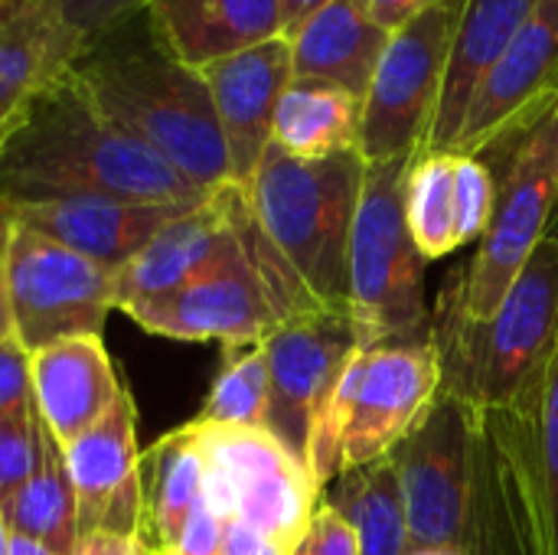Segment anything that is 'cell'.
Returning <instances> with one entry per match:
<instances>
[{"label": "cell", "instance_id": "cell-35", "mask_svg": "<svg viewBox=\"0 0 558 555\" xmlns=\"http://www.w3.org/2000/svg\"><path fill=\"white\" fill-rule=\"evenodd\" d=\"M291 555H360V546L347 520L327 500H320Z\"/></svg>", "mask_w": 558, "mask_h": 555}, {"label": "cell", "instance_id": "cell-8", "mask_svg": "<svg viewBox=\"0 0 558 555\" xmlns=\"http://www.w3.org/2000/svg\"><path fill=\"white\" fill-rule=\"evenodd\" d=\"M558 200V105L513 147L497 180V206L477 255L461 275L464 314L484 321L497 311L526 258L549 236Z\"/></svg>", "mask_w": 558, "mask_h": 555}, {"label": "cell", "instance_id": "cell-31", "mask_svg": "<svg viewBox=\"0 0 558 555\" xmlns=\"http://www.w3.org/2000/svg\"><path fill=\"white\" fill-rule=\"evenodd\" d=\"M497 206V177L484 157L454 154V216L458 249L481 242L490 229Z\"/></svg>", "mask_w": 558, "mask_h": 555}, {"label": "cell", "instance_id": "cell-10", "mask_svg": "<svg viewBox=\"0 0 558 555\" xmlns=\"http://www.w3.org/2000/svg\"><path fill=\"white\" fill-rule=\"evenodd\" d=\"M7 291L26 353L69 337H101L118 311V272L10 219Z\"/></svg>", "mask_w": 558, "mask_h": 555}, {"label": "cell", "instance_id": "cell-39", "mask_svg": "<svg viewBox=\"0 0 558 555\" xmlns=\"http://www.w3.org/2000/svg\"><path fill=\"white\" fill-rule=\"evenodd\" d=\"M72 555H154L144 536H118V533H92L82 536Z\"/></svg>", "mask_w": 558, "mask_h": 555}, {"label": "cell", "instance_id": "cell-3", "mask_svg": "<svg viewBox=\"0 0 558 555\" xmlns=\"http://www.w3.org/2000/svg\"><path fill=\"white\" fill-rule=\"evenodd\" d=\"M69 72L118 128L160 154L196 190L216 193L232 183L209 85L157 39L147 10L95 36Z\"/></svg>", "mask_w": 558, "mask_h": 555}, {"label": "cell", "instance_id": "cell-25", "mask_svg": "<svg viewBox=\"0 0 558 555\" xmlns=\"http://www.w3.org/2000/svg\"><path fill=\"white\" fill-rule=\"evenodd\" d=\"M144 468V543L154 555H163L180 536L193 507L203 500L206 481V455L199 442V425L190 419L186 425L167 432L154 448L141 458Z\"/></svg>", "mask_w": 558, "mask_h": 555}, {"label": "cell", "instance_id": "cell-29", "mask_svg": "<svg viewBox=\"0 0 558 555\" xmlns=\"http://www.w3.org/2000/svg\"><path fill=\"white\" fill-rule=\"evenodd\" d=\"M405 222L428 262L458 249L454 150H422L412 160L405 177Z\"/></svg>", "mask_w": 558, "mask_h": 555}, {"label": "cell", "instance_id": "cell-41", "mask_svg": "<svg viewBox=\"0 0 558 555\" xmlns=\"http://www.w3.org/2000/svg\"><path fill=\"white\" fill-rule=\"evenodd\" d=\"M330 0H281V36H291L307 16H314Z\"/></svg>", "mask_w": 558, "mask_h": 555}, {"label": "cell", "instance_id": "cell-26", "mask_svg": "<svg viewBox=\"0 0 558 555\" xmlns=\"http://www.w3.org/2000/svg\"><path fill=\"white\" fill-rule=\"evenodd\" d=\"M363 98L317 82L291 79L271 121V144L301 160L360 150Z\"/></svg>", "mask_w": 558, "mask_h": 555}, {"label": "cell", "instance_id": "cell-9", "mask_svg": "<svg viewBox=\"0 0 558 555\" xmlns=\"http://www.w3.org/2000/svg\"><path fill=\"white\" fill-rule=\"evenodd\" d=\"M461 3L441 0L389 36L363 98L360 154L366 164L412 160L428 150Z\"/></svg>", "mask_w": 558, "mask_h": 555}, {"label": "cell", "instance_id": "cell-38", "mask_svg": "<svg viewBox=\"0 0 558 555\" xmlns=\"http://www.w3.org/2000/svg\"><path fill=\"white\" fill-rule=\"evenodd\" d=\"M360 3L386 33H396L409 26L412 20H418L422 13H428L441 0H360Z\"/></svg>", "mask_w": 558, "mask_h": 555}, {"label": "cell", "instance_id": "cell-24", "mask_svg": "<svg viewBox=\"0 0 558 555\" xmlns=\"http://www.w3.org/2000/svg\"><path fill=\"white\" fill-rule=\"evenodd\" d=\"M389 36L360 0H330L284 39L291 43L294 79H317L366 98Z\"/></svg>", "mask_w": 558, "mask_h": 555}, {"label": "cell", "instance_id": "cell-18", "mask_svg": "<svg viewBox=\"0 0 558 555\" xmlns=\"http://www.w3.org/2000/svg\"><path fill=\"white\" fill-rule=\"evenodd\" d=\"M235 196L239 186L229 183L163 222L147 245L118 268V311L131 301L177 291L209 272L239 242Z\"/></svg>", "mask_w": 558, "mask_h": 555}, {"label": "cell", "instance_id": "cell-1", "mask_svg": "<svg viewBox=\"0 0 558 555\" xmlns=\"http://www.w3.org/2000/svg\"><path fill=\"white\" fill-rule=\"evenodd\" d=\"M363 180L360 150L301 160L268 144L252 180L239 186V239L288 317L350 314L347 258Z\"/></svg>", "mask_w": 558, "mask_h": 555}, {"label": "cell", "instance_id": "cell-43", "mask_svg": "<svg viewBox=\"0 0 558 555\" xmlns=\"http://www.w3.org/2000/svg\"><path fill=\"white\" fill-rule=\"evenodd\" d=\"M549 239H558V200H556V213H553V226H549Z\"/></svg>", "mask_w": 558, "mask_h": 555}, {"label": "cell", "instance_id": "cell-20", "mask_svg": "<svg viewBox=\"0 0 558 555\" xmlns=\"http://www.w3.org/2000/svg\"><path fill=\"white\" fill-rule=\"evenodd\" d=\"M29 373L36 412L62 448L98 425L124 393L101 337H69L33 350Z\"/></svg>", "mask_w": 558, "mask_h": 555}, {"label": "cell", "instance_id": "cell-14", "mask_svg": "<svg viewBox=\"0 0 558 555\" xmlns=\"http://www.w3.org/2000/svg\"><path fill=\"white\" fill-rule=\"evenodd\" d=\"M558 105V0H539L504 59L477 88L454 154L487 157L513 147Z\"/></svg>", "mask_w": 558, "mask_h": 555}, {"label": "cell", "instance_id": "cell-30", "mask_svg": "<svg viewBox=\"0 0 558 555\" xmlns=\"http://www.w3.org/2000/svg\"><path fill=\"white\" fill-rule=\"evenodd\" d=\"M268 396H271L268 357H265L262 343L232 347V350H226V360L209 386V396H206L196 422L265 432Z\"/></svg>", "mask_w": 558, "mask_h": 555}, {"label": "cell", "instance_id": "cell-32", "mask_svg": "<svg viewBox=\"0 0 558 555\" xmlns=\"http://www.w3.org/2000/svg\"><path fill=\"white\" fill-rule=\"evenodd\" d=\"M43 455V419L33 409L0 415V507L33 478Z\"/></svg>", "mask_w": 558, "mask_h": 555}, {"label": "cell", "instance_id": "cell-34", "mask_svg": "<svg viewBox=\"0 0 558 555\" xmlns=\"http://www.w3.org/2000/svg\"><path fill=\"white\" fill-rule=\"evenodd\" d=\"M33 373H29V353L13 337L0 340V415H16L33 409Z\"/></svg>", "mask_w": 558, "mask_h": 555}, {"label": "cell", "instance_id": "cell-2", "mask_svg": "<svg viewBox=\"0 0 558 555\" xmlns=\"http://www.w3.org/2000/svg\"><path fill=\"white\" fill-rule=\"evenodd\" d=\"M62 196L193 206L209 193L118 128L69 72L0 134V203Z\"/></svg>", "mask_w": 558, "mask_h": 555}, {"label": "cell", "instance_id": "cell-28", "mask_svg": "<svg viewBox=\"0 0 558 555\" xmlns=\"http://www.w3.org/2000/svg\"><path fill=\"white\" fill-rule=\"evenodd\" d=\"M13 536L39 543L56 555H72L78 546L75 491L65 471L62 445L43 425V455L33 478L0 507Z\"/></svg>", "mask_w": 558, "mask_h": 555}, {"label": "cell", "instance_id": "cell-33", "mask_svg": "<svg viewBox=\"0 0 558 555\" xmlns=\"http://www.w3.org/2000/svg\"><path fill=\"white\" fill-rule=\"evenodd\" d=\"M150 0H59L62 7V20L72 29V36L82 43V49L101 36L105 29L131 20L134 13H141Z\"/></svg>", "mask_w": 558, "mask_h": 555}, {"label": "cell", "instance_id": "cell-4", "mask_svg": "<svg viewBox=\"0 0 558 555\" xmlns=\"http://www.w3.org/2000/svg\"><path fill=\"white\" fill-rule=\"evenodd\" d=\"M412 553L526 555L487 415L441 393L392 451Z\"/></svg>", "mask_w": 558, "mask_h": 555}, {"label": "cell", "instance_id": "cell-23", "mask_svg": "<svg viewBox=\"0 0 558 555\" xmlns=\"http://www.w3.org/2000/svg\"><path fill=\"white\" fill-rule=\"evenodd\" d=\"M144 10L157 39L193 69L281 36V0H150Z\"/></svg>", "mask_w": 558, "mask_h": 555}, {"label": "cell", "instance_id": "cell-12", "mask_svg": "<svg viewBox=\"0 0 558 555\" xmlns=\"http://www.w3.org/2000/svg\"><path fill=\"white\" fill-rule=\"evenodd\" d=\"M121 311L147 334L186 343L213 340L222 343V350L262 343L275 327L291 321L242 239L183 288L131 301Z\"/></svg>", "mask_w": 558, "mask_h": 555}, {"label": "cell", "instance_id": "cell-40", "mask_svg": "<svg viewBox=\"0 0 558 555\" xmlns=\"http://www.w3.org/2000/svg\"><path fill=\"white\" fill-rule=\"evenodd\" d=\"M7 249H10V216L0 209V340L13 337L10 291H7Z\"/></svg>", "mask_w": 558, "mask_h": 555}, {"label": "cell", "instance_id": "cell-15", "mask_svg": "<svg viewBox=\"0 0 558 555\" xmlns=\"http://www.w3.org/2000/svg\"><path fill=\"white\" fill-rule=\"evenodd\" d=\"M484 415L504 464L523 553L558 555V350L523 399Z\"/></svg>", "mask_w": 558, "mask_h": 555}, {"label": "cell", "instance_id": "cell-42", "mask_svg": "<svg viewBox=\"0 0 558 555\" xmlns=\"http://www.w3.org/2000/svg\"><path fill=\"white\" fill-rule=\"evenodd\" d=\"M0 555H10V527L0 514Z\"/></svg>", "mask_w": 558, "mask_h": 555}, {"label": "cell", "instance_id": "cell-44", "mask_svg": "<svg viewBox=\"0 0 558 555\" xmlns=\"http://www.w3.org/2000/svg\"><path fill=\"white\" fill-rule=\"evenodd\" d=\"M412 555H454V553H445V550H425V553H412Z\"/></svg>", "mask_w": 558, "mask_h": 555}, {"label": "cell", "instance_id": "cell-13", "mask_svg": "<svg viewBox=\"0 0 558 555\" xmlns=\"http://www.w3.org/2000/svg\"><path fill=\"white\" fill-rule=\"evenodd\" d=\"M262 350L268 357V422L265 432L278 438L298 461L307 464V448L320 409L360 350L350 314L311 311L275 327Z\"/></svg>", "mask_w": 558, "mask_h": 555}, {"label": "cell", "instance_id": "cell-17", "mask_svg": "<svg viewBox=\"0 0 558 555\" xmlns=\"http://www.w3.org/2000/svg\"><path fill=\"white\" fill-rule=\"evenodd\" d=\"M199 72L209 85L226 134L232 183L245 186L271 144L275 108L288 82L294 79L291 43L284 36H275L258 46L222 56L203 65Z\"/></svg>", "mask_w": 558, "mask_h": 555}, {"label": "cell", "instance_id": "cell-37", "mask_svg": "<svg viewBox=\"0 0 558 555\" xmlns=\"http://www.w3.org/2000/svg\"><path fill=\"white\" fill-rule=\"evenodd\" d=\"M222 555H291V550L242 520H229L222 536Z\"/></svg>", "mask_w": 558, "mask_h": 555}, {"label": "cell", "instance_id": "cell-5", "mask_svg": "<svg viewBox=\"0 0 558 555\" xmlns=\"http://www.w3.org/2000/svg\"><path fill=\"white\" fill-rule=\"evenodd\" d=\"M441 393L484 412L523 399L558 350V239H543L484 321L464 314L461 275H448L432 311Z\"/></svg>", "mask_w": 558, "mask_h": 555}, {"label": "cell", "instance_id": "cell-16", "mask_svg": "<svg viewBox=\"0 0 558 555\" xmlns=\"http://www.w3.org/2000/svg\"><path fill=\"white\" fill-rule=\"evenodd\" d=\"M75 491L78 540L92 533L144 536V468L137 409L124 389L114 409L62 448Z\"/></svg>", "mask_w": 558, "mask_h": 555}, {"label": "cell", "instance_id": "cell-27", "mask_svg": "<svg viewBox=\"0 0 558 555\" xmlns=\"http://www.w3.org/2000/svg\"><path fill=\"white\" fill-rule=\"evenodd\" d=\"M320 500L347 520L360 555H412L409 514L392 455L340 471L324 487Z\"/></svg>", "mask_w": 558, "mask_h": 555}, {"label": "cell", "instance_id": "cell-21", "mask_svg": "<svg viewBox=\"0 0 558 555\" xmlns=\"http://www.w3.org/2000/svg\"><path fill=\"white\" fill-rule=\"evenodd\" d=\"M78 52L59 0H0V134L69 75Z\"/></svg>", "mask_w": 558, "mask_h": 555}, {"label": "cell", "instance_id": "cell-19", "mask_svg": "<svg viewBox=\"0 0 558 555\" xmlns=\"http://www.w3.org/2000/svg\"><path fill=\"white\" fill-rule=\"evenodd\" d=\"M0 209L13 222L118 272L131 255H137L147 245V239L163 222H170L177 213L190 206L124 203V200H101V196H62V200L0 203Z\"/></svg>", "mask_w": 558, "mask_h": 555}, {"label": "cell", "instance_id": "cell-36", "mask_svg": "<svg viewBox=\"0 0 558 555\" xmlns=\"http://www.w3.org/2000/svg\"><path fill=\"white\" fill-rule=\"evenodd\" d=\"M222 536H226V520L206 500H199L190 520L183 523L180 536L163 555H222Z\"/></svg>", "mask_w": 558, "mask_h": 555}, {"label": "cell", "instance_id": "cell-7", "mask_svg": "<svg viewBox=\"0 0 558 555\" xmlns=\"http://www.w3.org/2000/svg\"><path fill=\"white\" fill-rule=\"evenodd\" d=\"M412 160L366 164L347 258V301L360 350L432 340V307L425 298L428 258L405 222V177Z\"/></svg>", "mask_w": 558, "mask_h": 555}, {"label": "cell", "instance_id": "cell-11", "mask_svg": "<svg viewBox=\"0 0 558 555\" xmlns=\"http://www.w3.org/2000/svg\"><path fill=\"white\" fill-rule=\"evenodd\" d=\"M196 425L206 455L203 500L226 523L242 520L294 550L320 504L307 464L268 432Z\"/></svg>", "mask_w": 558, "mask_h": 555}, {"label": "cell", "instance_id": "cell-22", "mask_svg": "<svg viewBox=\"0 0 558 555\" xmlns=\"http://www.w3.org/2000/svg\"><path fill=\"white\" fill-rule=\"evenodd\" d=\"M536 7L539 0H464L461 3L428 150L454 147L477 88L504 59L507 46L523 29V23L530 20Z\"/></svg>", "mask_w": 558, "mask_h": 555}, {"label": "cell", "instance_id": "cell-6", "mask_svg": "<svg viewBox=\"0 0 558 555\" xmlns=\"http://www.w3.org/2000/svg\"><path fill=\"white\" fill-rule=\"evenodd\" d=\"M441 396V357L432 340L356 350L333 383L307 448V471L324 487L350 468L389 458Z\"/></svg>", "mask_w": 558, "mask_h": 555}]
</instances>
